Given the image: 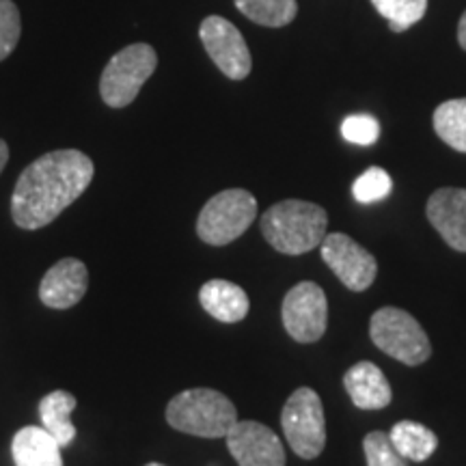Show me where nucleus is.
Segmentation results:
<instances>
[{
    "instance_id": "1",
    "label": "nucleus",
    "mask_w": 466,
    "mask_h": 466,
    "mask_svg": "<svg viewBox=\"0 0 466 466\" xmlns=\"http://www.w3.org/2000/svg\"><path fill=\"white\" fill-rule=\"evenodd\" d=\"M91 158L78 149H58L28 165L11 195V217L22 229L35 231L50 225L89 188Z\"/></svg>"
},
{
    "instance_id": "2",
    "label": "nucleus",
    "mask_w": 466,
    "mask_h": 466,
    "mask_svg": "<svg viewBox=\"0 0 466 466\" xmlns=\"http://www.w3.org/2000/svg\"><path fill=\"white\" fill-rule=\"evenodd\" d=\"M329 231V214L311 201L288 199L268 208L261 217V233L283 255H305L318 248Z\"/></svg>"
},
{
    "instance_id": "3",
    "label": "nucleus",
    "mask_w": 466,
    "mask_h": 466,
    "mask_svg": "<svg viewBox=\"0 0 466 466\" xmlns=\"http://www.w3.org/2000/svg\"><path fill=\"white\" fill-rule=\"evenodd\" d=\"M167 423L199 439H225L238 423V410L227 395L214 389H186L168 401Z\"/></svg>"
},
{
    "instance_id": "4",
    "label": "nucleus",
    "mask_w": 466,
    "mask_h": 466,
    "mask_svg": "<svg viewBox=\"0 0 466 466\" xmlns=\"http://www.w3.org/2000/svg\"><path fill=\"white\" fill-rule=\"evenodd\" d=\"M370 337L378 350L408 367L421 365L432 354V343L415 316L398 307H382L371 316Z\"/></svg>"
},
{
    "instance_id": "5",
    "label": "nucleus",
    "mask_w": 466,
    "mask_h": 466,
    "mask_svg": "<svg viewBox=\"0 0 466 466\" xmlns=\"http://www.w3.org/2000/svg\"><path fill=\"white\" fill-rule=\"evenodd\" d=\"M258 218V199L248 190L218 192L203 206L197 218V233L209 247H225L247 233Z\"/></svg>"
},
{
    "instance_id": "6",
    "label": "nucleus",
    "mask_w": 466,
    "mask_h": 466,
    "mask_svg": "<svg viewBox=\"0 0 466 466\" xmlns=\"http://www.w3.org/2000/svg\"><path fill=\"white\" fill-rule=\"evenodd\" d=\"M156 67H158V55L149 44H132L119 50L102 72V100L110 108H126L137 100L141 86L151 78Z\"/></svg>"
},
{
    "instance_id": "7",
    "label": "nucleus",
    "mask_w": 466,
    "mask_h": 466,
    "mask_svg": "<svg viewBox=\"0 0 466 466\" xmlns=\"http://www.w3.org/2000/svg\"><path fill=\"white\" fill-rule=\"evenodd\" d=\"M281 428L291 451L302 460H316L326 447V417L319 395L309 387L296 389L285 401Z\"/></svg>"
},
{
    "instance_id": "8",
    "label": "nucleus",
    "mask_w": 466,
    "mask_h": 466,
    "mask_svg": "<svg viewBox=\"0 0 466 466\" xmlns=\"http://www.w3.org/2000/svg\"><path fill=\"white\" fill-rule=\"evenodd\" d=\"M283 326L288 335L299 343H316L322 339L329 324V302L324 289L313 281L294 285L283 299Z\"/></svg>"
},
{
    "instance_id": "9",
    "label": "nucleus",
    "mask_w": 466,
    "mask_h": 466,
    "mask_svg": "<svg viewBox=\"0 0 466 466\" xmlns=\"http://www.w3.org/2000/svg\"><path fill=\"white\" fill-rule=\"evenodd\" d=\"M319 250L326 266L350 291H365L376 281V258L346 233H326Z\"/></svg>"
},
{
    "instance_id": "10",
    "label": "nucleus",
    "mask_w": 466,
    "mask_h": 466,
    "mask_svg": "<svg viewBox=\"0 0 466 466\" xmlns=\"http://www.w3.org/2000/svg\"><path fill=\"white\" fill-rule=\"evenodd\" d=\"M201 44L220 72L231 80H244L253 69L248 46L236 25L220 15H208L199 28Z\"/></svg>"
},
{
    "instance_id": "11",
    "label": "nucleus",
    "mask_w": 466,
    "mask_h": 466,
    "mask_svg": "<svg viewBox=\"0 0 466 466\" xmlns=\"http://www.w3.org/2000/svg\"><path fill=\"white\" fill-rule=\"evenodd\" d=\"M225 441L238 466H285L283 442L264 423L238 419Z\"/></svg>"
},
{
    "instance_id": "12",
    "label": "nucleus",
    "mask_w": 466,
    "mask_h": 466,
    "mask_svg": "<svg viewBox=\"0 0 466 466\" xmlns=\"http://www.w3.org/2000/svg\"><path fill=\"white\" fill-rule=\"evenodd\" d=\"M89 288V272L80 259L56 261L39 285V299L50 309H69L85 299Z\"/></svg>"
},
{
    "instance_id": "13",
    "label": "nucleus",
    "mask_w": 466,
    "mask_h": 466,
    "mask_svg": "<svg viewBox=\"0 0 466 466\" xmlns=\"http://www.w3.org/2000/svg\"><path fill=\"white\" fill-rule=\"evenodd\" d=\"M425 214L442 240L453 250L466 253V188H439L432 192Z\"/></svg>"
},
{
    "instance_id": "14",
    "label": "nucleus",
    "mask_w": 466,
    "mask_h": 466,
    "mask_svg": "<svg viewBox=\"0 0 466 466\" xmlns=\"http://www.w3.org/2000/svg\"><path fill=\"white\" fill-rule=\"evenodd\" d=\"M343 387L360 410H382L391 404L393 391L387 376L371 360H360L352 365L343 376Z\"/></svg>"
},
{
    "instance_id": "15",
    "label": "nucleus",
    "mask_w": 466,
    "mask_h": 466,
    "mask_svg": "<svg viewBox=\"0 0 466 466\" xmlns=\"http://www.w3.org/2000/svg\"><path fill=\"white\" fill-rule=\"evenodd\" d=\"M199 302L209 316L225 324L242 322L250 309L247 291L240 285L225 281V279H212V281L203 283L199 289Z\"/></svg>"
},
{
    "instance_id": "16",
    "label": "nucleus",
    "mask_w": 466,
    "mask_h": 466,
    "mask_svg": "<svg viewBox=\"0 0 466 466\" xmlns=\"http://www.w3.org/2000/svg\"><path fill=\"white\" fill-rule=\"evenodd\" d=\"M15 466H63L61 445L46 428L26 425L11 442Z\"/></svg>"
},
{
    "instance_id": "17",
    "label": "nucleus",
    "mask_w": 466,
    "mask_h": 466,
    "mask_svg": "<svg viewBox=\"0 0 466 466\" xmlns=\"http://www.w3.org/2000/svg\"><path fill=\"white\" fill-rule=\"evenodd\" d=\"M76 398L69 391H52L39 401V417L44 428L61 447H69L76 439V425L72 423V412Z\"/></svg>"
},
{
    "instance_id": "18",
    "label": "nucleus",
    "mask_w": 466,
    "mask_h": 466,
    "mask_svg": "<svg viewBox=\"0 0 466 466\" xmlns=\"http://www.w3.org/2000/svg\"><path fill=\"white\" fill-rule=\"evenodd\" d=\"M391 442L401 458L412 462H425L439 447V439L430 428L417 421H400L391 428Z\"/></svg>"
},
{
    "instance_id": "19",
    "label": "nucleus",
    "mask_w": 466,
    "mask_h": 466,
    "mask_svg": "<svg viewBox=\"0 0 466 466\" xmlns=\"http://www.w3.org/2000/svg\"><path fill=\"white\" fill-rule=\"evenodd\" d=\"M236 7L250 22L268 28L288 26L299 14L296 0H236Z\"/></svg>"
},
{
    "instance_id": "20",
    "label": "nucleus",
    "mask_w": 466,
    "mask_h": 466,
    "mask_svg": "<svg viewBox=\"0 0 466 466\" xmlns=\"http://www.w3.org/2000/svg\"><path fill=\"white\" fill-rule=\"evenodd\" d=\"M434 130L442 143L466 154V97L447 100L434 110Z\"/></svg>"
},
{
    "instance_id": "21",
    "label": "nucleus",
    "mask_w": 466,
    "mask_h": 466,
    "mask_svg": "<svg viewBox=\"0 0 466 466\" xmlns=\"http://www.w3.org/2000/svg\"><path fill=\"white\" fill-rule=\"evenodd\" d=\"M371 5L389 22L393 33H404L415 26L428 11V0H371Z\"/></svg>"
},
{
    "instance_id": "22",
    "label": "nucleus",
    "mask_w": 466,
    "mask_h": 466,
    "mask_svg": "<svg viewBox=\"0 0 466 466\" xmlns=\"http://www.w3.org/2000/svg\"><path fill=\"white\" fill-rule=\"evenodd\" d=\"M391 188H393L391 175L380 167H370L363 175H359L357 182L352 184V195L359 203L371 206V203L387 199Z\"/></svg>"
},
{
    "instance_id": "23",
    "label": "nucleus",
    "mask_w": 466,
    "mask_h": 466,
    "mask_svg": "<svg viewBox=\"0 0 466 466\" xmlns=\"http://www.w3.org/2000/svg\"><path fill=\"white\" fill-rule=\"evenodd\" d=\"M363 451L367 458V466H408L406 458L400 456V451L395 450L391 436L387 432H370L363 441Z\"/></svg>"
},
{
    "instance_id": "24",
    "label": "nucleus",
    "mask_w": 466,
    "mask_h": 466,
    "mask_svg": "<svg viewBox=\"0 0 466 466\" xmlns=\"http://www.w3.org/2000/svg\"><path fill=\"white\" fill-rule=\"evenodd\" d=\"M20 11L11 0H0V61H5L20 42Z\"/></svg>"
},
{
    "instance_id": "25",
    "label": "nucleus",
    "mask_w": 466,
    "mask_h": 466,
    "mask_svg": "<svg viewBox=\"0 0 466 466\" xmlns=\"http://www.w3.org/2000/svg\"><path fill=\"white\" fill-rule=\"evenodd\" d=\"M341 134L348 143L374 145L380 137V124L371 115H350L343 119Z\"/></svg>"
},
{
    "instance_id": "26",
    "label": "nucleus",
    "mask_w": 466,
    "mask_h": 466,
    "mask_svg": "<svg viewBox=\"0 0 466 466\" xmlns=\"http://www.w3.org/2000/svg\"><path fill=\"white\" fill-rule=\"evenodd\" d=\"M458 42L462 46V50H466V11L460 17V25H458Z\"/></svg>"
},
{
    "instance_id": "27",
    "label": "nucleus",
    "mask_w": 466,
    "mask_h": 466,
    "mask_svg": "<svg viewBox=\"0 0 466 466\" xmlns=\"http://www.w3.org/2000/svg\"><path fill=\"white\" fill-rule=\"evenodd\" d=\"M7 160H9V147H7V143L0 138V173H3V168H5V165H7Z\"/></svg>"
},
{
    "instance_id": "28",
    "label": "nucleus",
    "mask_w": 466,
    "mask_h": 466,
    "mask_svg": "<svg viewBox=\"0 0 466 466\" xmlns=\"http://www.w3.org/2000/svg\"><path fill=\"white\" fill-rule=\"evenodd\" d=\"M145 466H165V464H160V462H149V464H145Z\"/></svg>"
}]
</instances>
